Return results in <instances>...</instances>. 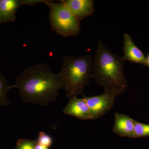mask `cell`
Segmentation results:
<instances>
[{"mask_svg":"<svg viewBox=\"0 0 149 149\" xmlns=\"http://www.w3.org/2000/svg\"><path fill=\"white\" fill-rule=\"evenodd\" d=\"M11 88L18 89L20 98L24 103L41 106L55 101L59 91L63 89L59 74L51 70L46 63H39L27 68L17 78L16 83Z\"/></svg>","mask_w":149,"mask_h":149,"instance_id":"obj_1","label":"cell"},{"mask_svg":"<svg viewBox=\"0 0 149 149\" xmlns=\"http://www.w3.org/2000/svg\"><path fill=\"white\" fill-rule=\"evenodd\" d=\"M93 68V78L104 91L117 95L125 93L128 87L124 76L123 57L113 53L108 47L99 40Z\"/></svg>","mask_w":149,"mask_h":149,"instance_id":"obj_2","label":"cell"},{"mask_svg":"<svg viewBox=\"0 0 149 149\" xmlns=\"http://www.w3.org/2000/svg\"><path fill=\"white\" fill-rule=\"evenodd\" d=\"M93 59L89 54L80 57L65 56L59 73L66 97L70 99L83 95V90L93 78Z\"/></svg>","mask_w":149,"mask_h":149,"instance_id":"obj_3","label":"cell"},{"mask_svg":"<svg viewBox=\"0 0 149 149\" xmlns=\"http://www.w3.org/2000/svg\"><path fill=\"white\" fill-rule=\"evenodd\" d=\"M50 8L49 22L58 35L65 37L76 36L80 33V20L61 2L47 1L44 2Z\"/></svg>","mask_w":149,"mask_h":149,"instance_id":"obj_4","label":"cell"},{"mask_svg":"<svg viewBox=\"0 0 149 149\" xmlns=\"http://www.w3.org/2000/svg\"><path fill=\"white\" fill-rule=\"evenodd\" d=\"M89 109L92 120L99 118L112 108L117 95L111 92L104 91L98 96L87 97L83 95Z\"/></svg>","mask_w":149,"mask_h":149,"instance_id":"obj_5","label":"cell"},{"mask_svg":"<svg viewBox=\"0 0 149 149\" xmlns=\"http://www.w3.org/2000/svg\"><path fill=\"white\" fill-rule=\"evenodd\" d=\"M61 2L75 17L81 20L94 12L93 0H63Z\"/></svg>","mask_w":149,"mask_h":149,"instance_id":"obj_6","label":"cell"},{"mask_svg":"<svg viewBox=\"0 0 149 149\" xmlns=\"http://www.w3.org/2000/svg\"><path fill=\"white\" fill-rule=\"evenodd\" d=\"M123 57L126 61L139 63L148 67L145 55L135 45L131 36L127 33L123 35Z\"/></svg>","mask_w":149,"mask_h":149,"instance_id":"obj_7","label":"cell"},{"mask_svg":"<svg viewBox=\"0 0 149 149\" xmlns=\"http://www.w3.org/2000/svg\"><path fill=\"white\" fill-rule=\"evenodd\" d=\"M33 3V0H0V22L13 21L19 7Z\"/></svg>","mask_w":149,"mask_h":149,"instance_id":"obj_8","label":"cell"},{"mask_svg":"<svg viewBox=\"0 0 149 149\" xmlns=\"http://www.w3.org/2000/svg\"><path fill=\"white\" fill-rule=\"evenodd\" d=\"M63 112L81 120H92L90 109L83 98L76 97L70 100Z\"/></svg>","mask_w":149,"mask_h":149,"instance_id":"obj_9","label":"cell"},{"mask_svg":"<svg viewBox=\"0 0 149 149\" xmlns=\"http://www.w3.org/2000/svg\"><path fill=\"white\" fill-rule=\"evenodd\" d=\"M114 118L113 132L121 137L134 138L135 120L127 115L118 113H115Z\"/></svg>","mask_w":149,"mask_h":149,"instance_id":"obj_10","label":"cell"},{"mask_svg":"<svg viewBox=\"0 0 149 149\" xmlns=\"http://www.w3.org/2000/svg\"><path fill=\"white\" fill-rule=\"evenodd\" d=\"M10 88L2 74L0 73V106L9 104L7 93Z\"/></svg>","mask_w":149,"mask_h":149,"instance_id":"obj_11","label":"cell"},{"mask_svg":"<svg viewBox=\"0 0 149 149\" xmlns=\"http://www.w3.org/2000/svg\"><path fill=\"white\" fill-rule=\"evenodd\" d=\"M149 137V124L135 120L134 139Z\"/></svg>","mask_w":149,"mask_h":149,"instance_id":"obj_12","label":"cell"},{"mask_svg":"<svg viewBox=\"0 0 149 149\" xmlns=\"http://www.w3.org/2000/svg\"><path fill=\"white\" fill-rule=\"evenodd\" d=\"M37 143L32 140L20 139L18 141L16 149H35Z\"/></svg>","mask_w":149,"mask_h":149,"instance_id":"obj_13","label":"cell"},{"mask_svg":"<svg viewBox=\"0 0 149 149\" xmlns=\"http://www.w3.org/2000/svg\"><path fill=\"white\" fill-rule=\"evenodd\" d=\"M52 139L50 136L43 132H40L39 134L37 143L49 148L52 143Z\"/></svg>","mask_w":149,"mask_h":149,"instance_id":"obj_14","label":"cell"},{"mask_svg":"<svg viewBox=\"0 0 149 149\" xmlns=\"http://www.w3.org/2000/svg\"><path fill=\"white\" fill-rule=\"evenodd\" d=\"M35 149H49V148L45 146L40 145V144L38 143L37 142L35 145Z\"/></svg>","mask_w":149,"mask_h":149,"instance_id":"obj_15","label":"cell"},{"mask_svg":"<svg viewBox=\"0 0 149 149\" xmlns=\"http://www.w3.org/2000/svg\"><path fill=\"white\" fill-rule=\"evenodd\" d=\"M146 58L147 63H148L149 68V54L147 55V57H146Z\"/></svg>","mask_w":149,"mask_h":149,"instance_id":"obj_16","label":"cell"}]
</instances>
